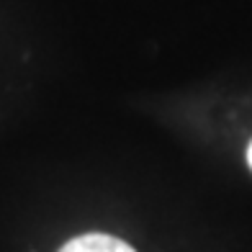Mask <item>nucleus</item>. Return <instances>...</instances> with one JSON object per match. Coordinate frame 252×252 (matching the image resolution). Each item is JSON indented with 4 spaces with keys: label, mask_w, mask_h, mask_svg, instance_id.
Masks as SVG:
<instances>
[{
    "label": "nucleus",
    "mask_w": 252,
    "mask_h": 252,
    "mask_svg": "<svg viewBox=\"0 0 252 252\" xmlns=\"http://www.w3.org/2000/svg\"><path fill=\"white\" fill-rule=\"evenodd\" d=\"M60 252H136V250L111 234H83L70 239Z\"/></svg>",
    "instance_id": "f257e3e1"
},
{
    "label": "nucleus",
    "mask_w": 252,
    "mask_h": 252,
    "mask_svg": "<svg viewBox=\"0 0 252 252\" xmlns=\"http://www.w3.org/2000/svg\"><path fill=\"white\" fill-rule=\"evenodd\" d=\"M247 162H250V167H252V144H250V150H247Z\"/></svg>",
    "instance_id": "f03ea898"
}]
</instances>
